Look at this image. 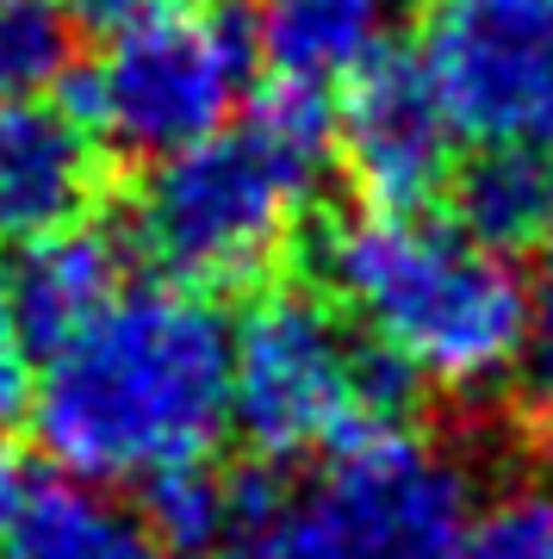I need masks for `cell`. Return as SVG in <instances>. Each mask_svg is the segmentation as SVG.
<instances>
[{
    "label": "cell",
    "mask_w": 553,
    "mask_h": 559,
    "mask_svg": "<svg viewBox=\"0 0 553 559\" xmlns=\"http://www.w3.org/2000/svg\"><path fill=\"white\" fill-rule=\"evenodd\" d=\"M99 200V143L62 100L0 106V249L87 224Z\"/></svg>",
    "instance_id": "obj_9"
},
{
    "label": "cell",
    "mask_w": 553,
    "mask_h": 559,
    "mask_svg": "<svg viewBox=\"0 0 553 559\" xmlns=\"http://www.w3.org/2000/svg\"><path fill=\"white\" fill-rule=\"evenodd\" d=\"M256 44L249 25L193 7L113 25V38L69 87V112L94 131L99 150L138 162H168L217 138L249 106Z\"/></svg>",
    "instance_id": "obj_6"
},
{
    "label": "cell",
    "mask_w": 553,
    "mask_h": 559,
    "mask_svg": "<svg viewBox=\"0 0 553 559\" xmlns=\"http://www.w3.org/2000/svg\"><path fill=\"white\" fill-rule=\"evenodd\" d=\"M330 162L337 100L268 81V94L243 106L217 138L150 162L131 237L175 286H261L298 249Z\"/></svg>",
    "instance_id": "obj_2"
},
{
    "label": "cell",
    "mask_w": 553,
    "mask_h": 559,
    "mask_svg": "<svg viewBox=\"0 0 553 559\" xmlns=\"http://www.w3.org/2000/svg\"><path fill=\"white\" fill-rule=\"evenodd\" d=\"M522 360L534 367V380L553 392V237L541 242V255H534V280H529V342H522Z\"/></svg>",
    "instance_id": "obj_17"
},
{
    "label": "cell",
    "mask_w": 553,
    "mask_h": 559,
    "mask_svg": "<svg viewBox=\"0 0 553 559\" xmlns=\"http://www.w3.org/2000/svg\"><path fill=\"white\" fill-rule=\"evenodd\" d=\"M25 404H32V355L20 342V323L7 305V274H0V423L20 417Z\"/></svg>",
    "instance_id": "obj_18"
},
{
    "label": "cell",
    "mask_w": 553,
    "mask_h": 559,
    "mask_svg": "<svg viewBox=\"0 0 553 559\" xmlns=\"http://www.w3.org/2000/svg\"><path fill=\"white\" fill-rule=\"evenodd\" d=\"M25 491H32V473H25V460L0 441V528L13 522V510L25 503Z\"/></svg>",
    "instance_id": "obj_20"
},
{
    "label": "cell",
    "mask_w": 553,
    "mask_h": 559,
    "mask_svg": "<svg viewBox=\"0 0 553 559\" xmlns=\"http://www.w3.org/2000/svg\"><path fill=\"white\" fill-rule=\"evenodd\" d=\"M455 559H553V498L541 485H504L479 498Z\"/></svg>",
    "instance_id": "obj_16"
},
{
    "label": "cell",
    "mask_w": 553,
    "mask_h": 559,
    "mask_svg": "<svg viewBox=\"0 0 553 559\" xmlns=\"http://www.w3.org/2000/svg\"><path fill=\"white\" fill-rule=\"evenodd\" d=\"M69 69V25L50 0H0V106L38 100Z\"/></svg>",
    "instance_id": "obj_15"
},
{
    "label": "cell",
    "mask_w": 553,
    "mask_h": 559,
    "mask_svg": "<svg viewBox=\"0 0 553 559\" xmlns=\"http://www.w3.org/2000/svg\"><path fill=\"white\" fill-rule=\"evenodd\" d=\"M416 62L473 143L553 150V0H448Z\"/></svg>",
    "instance_id": "obj_7"
},
{
    "label": "cell",
    "mask_w": 553,
    "mask_h": 559,
    "mask_svg": "<svg viewBox=\"0 0 553 559\" xmlns=\"http://www.w3.org/2000/svg\"><path fill=\"white\" fill-rule=\"evenodd\" d=\"M323 280L349 323L435 392H492L522 367L529 286L455 224L423 212H355L323 242Z\"/></svg>",
    "instance_id": "obj_3"
},
{
    "label": "cell",
    "mask_w": 553,
    "mask_h": 559,
    "mask_svg": "<svg viewBox=\"0 0 553 559\" xmlns=\"http://www.w3.org/2000/svg\"><path fill=\"white\" fill-rule=\"evenodd\" d=\"M138 510L168 559H212L224 540L237 535L243 485L237 473H224L212 460H187V466H168L156 479H143Z\"/></svg>",
    "instance_id": "obj_14"
},
{
    "label": "cell",
    "mask_w": 553,
    "mask_h": 559,
    "mask_svg": "<svg viewBox=\"0 0 553 559\" xmlns=\"http://www.w3.org/2000/svg\"><path fill=\"white\" fill-rule=\"evenodd\" d=\"M75 7L99 25H125V20H150V13H193V7H217V0H75Z\"/></svg>",
    "instance_id": "obj_19"
},
{
    "label": "cell",
    "mask_w": 553,
    "mask_h": 559,
    "mask_svg": "<svg viewBox=\"0 0 553 559\" xmlns=\"http://www.w3.org/2000/svg\"><path fill=\"white\" fill-rule=\"evenodd\" d=\"M455 119L416 57H386L337 100V162L374 212H423L455 175Z\"/></svg>",
    "instance_id": "obj_8"
},
{
    "label": "cell",
    "mask_w": 553,
    "mask_h": 559,
    "mask_svg": "<svg viewBox=\"0 0 553 559\" xmlns=\"http://www.w3.org/2000/svg\"><path fill=\"white\" fill-rule=\"evenodd\" d=\"M0 559H168L138 503L94 479H32L0 528Z\"/></svg>",
    "instance_id": "obj_12"
},
{
    "label": "cell",
    "mask_w": 553,
    "mask_h": 559,
    "mask_svg": "<svg viewBox=\"0 0 553 559\" xmlns=\"http://www.w3.org/2000/svg\"><path fill=\"white\" fill-rule=\"evenodd\" d=\"M125 293V249L94 224H69L57 237L25 242L13 274H7V305L20 323L25 355L44 360L62 342H75L106 305Z\"/></svg>",
    "instance_id": "obj_11"
},
{
    "label": "cell",
    "mask_w": 553,
    "mask_h": 559,
    "mask_svg": "<svg viewBox=\"0 0 553 559\" xmlns=\"http://www.w3.org/2000/svg\"><path fill=\"white\" fill-rule=\"evenodd\" d=\"M249 44L274 87L337 100L398 50L404 0H249Z\"/></svg>",
    "instance_id": "obj_10"
},
{
    "label": "cell",
    "mask_w": 553,
    "mask_h": 559,
    "mask_svg": "<svg viewBox=\"0 0 553 559\" xmlns=\"http://www.w3.org/2000/svg\"><path fill=\"white\" fill-rule=\"evenodd\" d=\"M534 473H541V491L553 498V411L541 423V436H534Z\"/></svg>",
    "instance_id": "obj_21"
},
{
    "label": "cell",
    "mask_w": 553,
    "mask_h": 559,
    "mask_svg": "<svg viewBox=\"0 0 553 559\" xmlns=\"http://www.w3.org/2000/svg\"><path fill=\"white\" fill-rule=\"evenodd\" d=\"M38 448L69 479L143 485L212 460L231 429V323L193 286H125L75 342L38 360Z\"/></svg>",
    "instance_id": "obj_1"
},
{
    "label": "cell",
    "mask_w": 553,
    "mask_h": 559,
    "mask_svg": "<svg viewBox=\"0 0 553 559\" xmlns=\"http://www.w3.org/2000/svg\"><path fill=\"white\" fill-rule=\"evenodd\" d=\"M237 535L212 559H455L473 516V473L416 423L367 429L323 454L305 485L280 466H237Z\"/></svg>",
    "instance_id": "obj_4"
},
{
    "label": "cell",
    "mask_w": 553,
    "mask_h": 559,
    "mask_svg": "<svg viewBox=\"0 0 553 559\" xmlns=\"http://www.w3.org/2000/svg\"><path fill=\"white\" fill-rule=\"evenodd\" d=\"M423 385L330 299L274 286L231 323V423L268 466L323 460L367 429L411 423Z\"/></svg>",
    "instance_id": "obj_5"
},
{
    "label": "cell",
    "mask_w": 553,
    "mask_h": 559,
    "mask_svg": "<svg viewBox=\"0 0 553 559\" xmlns=\"http://www.w3.org/2000/svg\"><path fill=\"white\" fill-rule=\"evenodd\" d=\"M455 230L492 255H541L553 237V150L534 143H479L448 175Z\"/></svg>",
    "instance_id": "obj_13"
}]
</instances>
